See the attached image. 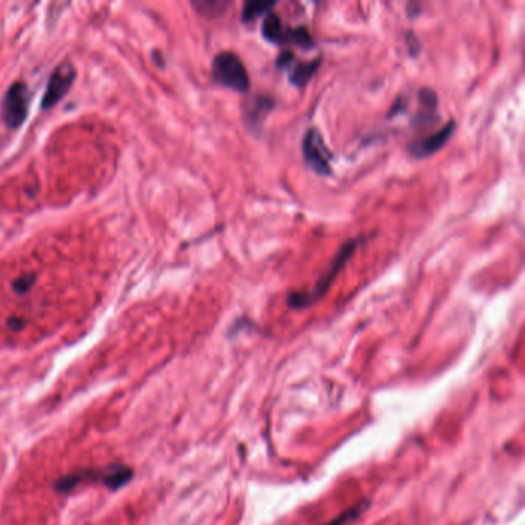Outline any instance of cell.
Wrapping results in <instances>:
<instances>
[{
  "label": "cell",
  "instance_id": "1",
  "mask_svg": "<svg viewBox=\"0 0 525 525\" xmlns=\"http://www.w3.org/2000/svg\"><path fill=\"white\" fill-rule=\"evenodd\" d=\"M362 241H363V237H358V239H351L346 243H344L341 250H339L336 256L333 258L332 264H330V268H327L324 276L319 279L316 285L313 286L311 291H294V293L288 294V298H286L288 307L294 308V310L307 308L310 307V305L316 303L319 299L324 298L328 291V288L332 286L336 276L339 274V271L345 267V264L353 256V253L358 250Z\"/></svg>",
  "mask_w": 525,
  "mask_h": 525
},
{
  "label": "cell",
  "instance_id": "2",
  "mask_svg": "<svg viewBox=\"0 0 525 525\" xmlns=\"http://www.w3.org/2000/svg\"><path fill=\"white\" fill-rule=\"evenodd\" d=\"M133 478L131 469L125 465H111L108 469L100 470H82L66 474L65 478L56 482V490L59 491H70L76 485L85 484V482H100L108 488H121L125 484H128Z\"/></svg>",
  "mask_w": 525,
  "mask_h": 525
},
{
  "label": "cell",
  "instance_id": "3",
  "mask_svg": "<svg viewBox=\"0 0 525 525\" xmlns=\"http://www.w3.org/2000/svg\"><path fill=\"white\" fill-rule=\"evenodd\" d=\"M211 74L216 83L230 88L237 92H247L250 90V76L245 68L241 57L231 51H222L219 53L213 65H211Z\"/></svg>",
  "mask_w": 525,
  "mask_h": 525
},
{
  "label": "cell",
  "instance_id": "4",
  "mask_svg": "<svg viewBox=\"0 0 525 525\" xmlns=\"http://www.w3.org/2000/svg\"><path fill=\"white\" fill-rule=\"evenodd\" d=\"M262 37L273 45H296L303 49L315 47L308 30L305 27L298 28H285L282 25L281 17L271 11L265 16L262 22Z\"/></svg>",
  "mask_w": 525,
  "mask_h": 525
},
{
  "label": "cell",
  "instance_id": "5",
  "mask_svg": "<svg viewBox=\"0 0 525 525\" xmlns=\"http://www.w3.org/2000/svg\"><path fill=\"white\" fill-rule=\"evenodd\" d=\"M302 155L305 164L319 176H332L333 155L325 145L324 138L318 128H310L302 139Z\"/></svg>",
  "mask_w": 525,
  "mask_h": 525
},
{
  "label": "cell",
  "instance_id": "6",
  "mask_svg": "<svg viewBox=\"0 0 525 525\" xmlns=\"http://www.w3.org/2000/svg\"><path fill=\"white\" fill-rule=\"evenodd\" d=\"M30 95L27 85L22 82L13 83L5 92L2 104V119L8 128H19L28 114Z\"/></svg>",
  "mask_w": 525,
  "mask_h": 525
},
{
  "label": "cell",
  "instance_id": "7",
  "mask_svg": "<svg viewBox=\"0 0 525 525\" xmlns=\"http://www.w3.org/2000/svg\"><path fill=\"white\" fill-rule=\"evenodd\" d=\"M320 61L322 57L313 59L310 62H298L294 59V54L290 53V51H282L276 59V66L286 70L290 82L294 87L302 88L313 79V76L316 74L320 66Z\"/></svg>",
  "mask_w": 525,
  "mask_h": 525
},
{
  "label": "cell",
  "instance_id": "8",
  "mask_svg": "<svg viewBox=\"0 0 525 525\" xmlns=\"http://www.w3.org/2000/svg\"><path fill=\"white\" fill-rule=\"evenodd\" d=\"M74 78H76V71L71 64L59 65L48 80L44 100H42V108L47 109V108L54 107L57 102L61 100L68 91H70Z\"/></svg>",
  "mask_w": 525,
  "mask_h": 525
},
{
  "label": "cell",
  "instance_id": "9",
  "mask_svg": "<svg viewBox=\"0 0 525 525\" xmlns=\"http://www.w3.org/2000/svg\"><path fill=\"white\" fill-rule=\"evenodd\" d=\"M454 130L456 122L452 119V121H448L442 128L431 133L427 138L413 140L409 145V152L416 159H426L433 156L435 152H438L440 148H444L447 145V142L452 139Z\"/></svg>",
  "mask_w": 525,
  "mask_h": 525
},
{
  "label": "cell",
  "instance_id": "10",
  "mask_svg": "<svg viewBox=\"0 0 525 525\" xmlns=\"http://www.w3.org/2000/svg\"><path fill=\"white\" fill-rule=\"evenodd\" d=\"M274 100L267 96H254L245 102L242 105V116L243 123L250 130V133L259 134L262 131L265 119L271 113V109L274 108Z\"/></svg>",
  "mask_w": 525,
  "mask_h": 525
},
{
  "label": "cell",
  "instance_id": "11",
  "mask_svg": "<svg viewBox=\"0 0 525 525\" xmlns=\"http://www.w3.org/2000/svg\"><path fill=\"white\" fill-rule=\"evenodd\" d=\"M419 102H421V109H419V113L414 116L413 125L418 126V128H426L428 123L438 121L436 92L430 88H422L419 91Z\"/></svg>",
  "mask_w": 525,
  "mask_h": 525
},
{
  "label": "cell",
  "instance_id": "12",
  "mask_svg": "<svg viewBox=\"0 0 525 525\" xmlns=\"http://www.w3.org/2000/svg\"><path fill=\"white\" fill-rule=\"evenodd\" d=\"M276 2H260V0H248L245 2L243 10H242V20L245 23H250L253 20L259 19L260 16L270 14L276 6Z\"/></svg>",
  "mask_w": 525,
  "mask_h": 525
},
{
  "label": "cell",
  "instance_id": "13",
  "mask_svg": "<svg viewBox=\"0 0 525 525\" xmlns=\"http://www.w3.org/2000/svg\"><path fill=\"white\" fill-rule=\"evenodd\" d=\"M191 5L196 8V11L200 16L215 19V17L222 16L227 11L230 2H227V0H199V2H193Z\"/></svg>",
  "mask_w": 525,
  "mask_h": 525
},
{
  "label": "cell",
  "instance_id": "14",
  "mask_svg": "<svg viewBox=\"0 0 525 525\" xmlns=\"http://www.w3.org/2000/svg\"><path fill=\"white\" fill-rule=\"evenodd\" d=\"M362 508H363V504L362 505H358V507H354V508H350V510H346L342 514H339L337 518H334L333 521H330L325 525H344L345 522H349V521L354 519L356 516H358L362 512Z\"/></svg>",
  "mask_w": 525,
  "mask_h": 525
},
{
  "label": "cell",
  "instance_id": "15",
  "mask_svg": "<svg viewBox=\"0 0 525 525\" xmlns=\"http://www.w3.org/2000/svg\"><path fill=\"white\" fill-rule=\"evenodd\" d=\"M32 282H34V276L25 274V276L17 279V281L14 282V290L17 293H27L30 290V288H31Z\"/></svg>",
  "mask_w": 525,
  "mask_h": 525
},
{
  "label": "cell",
  "instance_id": "16",
  "mask_svg": "<svg viewBox=\"0 0 525 525\" xmlns=\"http://www.w3.org/2000/svg\"><path fill=\"white\" fill-rule=\"evenodd\" d=\"M406 42H409V48H410V56L416 57L419 53H421V44L418 37L414 36L413 32H409L406 34Z\"/></svg>",
  "mask_w": 525,
  "mask_h": 525
}]
</instances>
